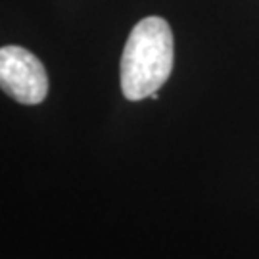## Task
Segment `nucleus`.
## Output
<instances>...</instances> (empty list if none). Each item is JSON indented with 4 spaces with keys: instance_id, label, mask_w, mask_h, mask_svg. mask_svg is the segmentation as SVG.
I'll return each mask as SVG.
<instances>
[{
    "instance_id": "f257e3e1",
    "label": "nucleus",
    "mask_w": 259,
    "mask_h": 259,
    "mask_svg": "<svg viewBox=\"0 0 259 259\" xmlns=\"http://www.w3.org/2000/svg\"><path fill=\"white\" fill-rule=\"evenodd\" d=\"M173 33L165 19L150 16L133 27L121 56V91L127 100L157 93L173 69Z\"/></svg>"
},
{
    "instance_id": "f03ea898",
    "label": "nucleus",
    "mask_w": 259,
    "mask_h": 259,
    "mask_svg": "<svg viewBox=\"0 0 259 259\" xmlns=\"http://www.w3.org/2000/svg\"><path fill=\"white\" fill-rule=\"evenodd\" d=\"M0 89L14 100L35 106L47 98L48 75L37 56L21 47L0 48Z\"/></svg>"
}]
</instances>
